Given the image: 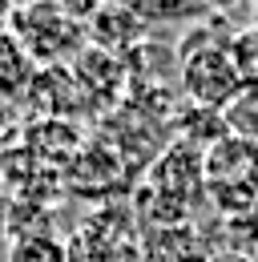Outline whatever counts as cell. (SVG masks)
Masks as SVG:
<instances>
[{"label": "cell", "mask_w": 258, "mask_h": 262, "mask_svg": "<svg viewBox=\"0 0 258 262\" xmlns=\"http://www.w3.org/2000/svg\"><path fill=\"white\" fill-rule=\"evenodd\" d=\"M8 33L20 40L32 65H64L77 61L89 45V29L73 20L57 0H29L8 16Z\"/></svg>", "instance_id": "1"}, {"label": "cell", "mask_w": 258, "mask_h": 262, "mask_svg": "<svg viewBox=\"0 0 258 262\" xmlns=\"http://www.w3.org/2000/svg\"><path fill=\"white\" fill-rule=\"evenodd\" d=\"M182 85H186L193 105L214 109V105H226V101L238 93L242 73L234 65V53L230 49L202 45V49H190L186 61H182Z\"/></svg>", "instance_id": "2"}, {"label": "cell", "mask_w": 258, "mask_h": 262, "mask_svg": "<svg viewBox=\"0 0 258 262\" xmlns=\"http://www.w3.org/2000/svg\"><path fill=\"white\" fill-rule=\"evenodd\" d=\"M141 40H145V16H141L133 4L109 0L93 20H89V45L101 49V53H109V57H117V61H121V53H129V49L141 45Z\"/></svg>", "instance_id": "3"}, {"label": "cell", "mask_w": 258, "mask_h": 262, "mask_svg": "<svg viewBox=\"0 0 258 262\" xmlns=\"http://www.w3.org/2000/svg\"><path fill=\"white\" fill-rule=\"evenodd\" d=\"M36 65L32 57L20 49V40L8 33V25L0 29V93H29Z\"/></svg>", "instance_id": "4"}, {"label": "cell", "mask_w": 258, "mask_h": 262, "mask_svg": "<svg viewBox=\"0 0 258 262\" xmlns=\"http://www.w3.org/2000/svg\"><path fill=\"white\" fill-rule=\"evenodd\" d=\"M8 262H69V246H61L49 234H29V238L12 242Z\"/></svg>", "instance_id": "5"}, {"label": "cell", "mask_w": 258, "mask_h": 262, "mask_svg": "<svg viewBox=\"0 0 258 262\" xmlns=\"http://www.w3.org/2000/svg\"><path fill=\"white\" fill-rule=\"evenodd\" d=\"M57 4H61L73 20H81V25L89 29V20H93V16L105 8V4H109V0H57Z\"/></svg>", "instance_id": "6"}, {"label": "cell", "mask_w": 258, "mask_h": 262, "mask_svg": "<svg viewBox=\"0 0 258 262\" xmlns=\"http://www.w3.org/2000/svg\"><path fill=\"white\" fill-rule=\"evenodd\" d=\"M20 4H29V0H0V16L8 20V16H12L16 8H20Z\"/></svg>", "instance_id": "7"}, {"label": "cell", "mask_w": 258, "mask_h": 262, "mask_svg": "<svg viewBox=\"0 0 258 262\" xmlns=\"http://www.w3.org/2000/svg\"><path fill=\"white\" fill-rule=\"evenodd\" d=\"M206 4H214V8H234V4H246V0H206Z\"/></svg>", "instance_id": "8"}, {"label": "cell", "mask_w": 258, "mask_h": 262, "mask_svg": "<svg viewBox=\"0 0 258 262\" xmlns=\"http://www.w3.org/2000/svg\"><path fill=\"white\" fill-rule=\"evenodd\" d=\"M214 262H246V258H238V254H230V258H214Z\"/></svg>", "instance_id": "9"}, {"label": "cell", "mask_w": 258, "mask_h": 262, "mask_svg": "<svg viewBox=\"0 0 258 262\" xmlns=\"http://www.w3.org/2000/svg\"><path fill=\"white\" fill-rule=\"evenodd\" d=\"M117 4H137V0H117Z\"/></svg>", "instance_id": "10"}]
</instances>
